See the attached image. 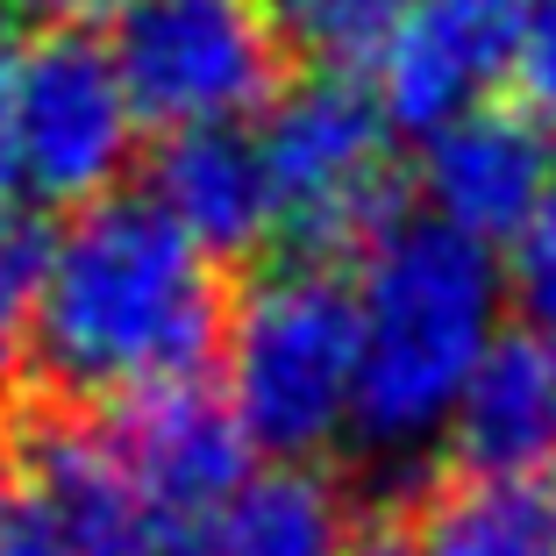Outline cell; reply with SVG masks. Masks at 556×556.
I'll use <instances>...</instances> for the list:
<instances>
[{"instance_id":"1","label":"cell","mask_w":556,"mask_h":556,"mask_svg":"<svg viewBox=\"0 0 556 556\" xmlns=\"http://www.w3.org/2000/svg\"><path fill=\"white\" fill-rule=\"evenodd\" d=\"M222 257L150 193L65 214L29 264V371L65 407H143L200 386L229 336Z\"/></svg>"},{"instance_id":"2","label":"cell","mask_w":556,"mask_h":556,"mask_svg":"<svg viewBox=\"0 0 556 556\" xmlns=\"http://www.w3.org/2000/svg\"><path fill=\"white\" fill-rule=\"evenodd\" d=\"M357 442L414 457L457 428L471 378L507 336V278L435 214H393L357 271Z\"/></svg>"},{"instance_id":"3","label":"cell","mask_w":556,"mask_h":556,"mask_svg":"<svg viewBox=\"0 0 556 556\" xmlns=\"http://www.w3.org/2000/svg\"><path fill=\"white\" fill-rule=\"evenodd\" d=\"M222 400L278 464H314L357 435V286L328 257H286L236 293Z\"/></svg>"},{"instance_id":"4","label":"cell","mask_w":556,"mask_h":556,"mask_svg":"<svg viewBox=\"0 0 556 556\" xmlns=\"http://www.w3.org/2000/svg\"><path fill=\"white\" fill-rule=\"evenodd\" d=\"M257 143L271 164L278 243H293V257H336L393 222L400 129L364 79L321 72L307 86H286L264 108Z\"/></svg>"},{"instance_id":"5","label":"cell","mask_w":556,"mask_h":556,"mask_svg":"<svg viewBox=\"0 0 556 556\" xmlns=\"http://www.w3.org/2000/svg\"><path fill=\"white\" fill-rule=\"evenodd\" d=\"M136 93L115 50L79 29L36 36L8 93V186L15 207H100L136 164Z\"/></svg>"},{"instance_id":"6","label":"cell","mask_w":556,"mask_h":556,"mask_svg":"<svg viewBox=\"0 0 556 556\" xmlns=\"http://www.w3.org/2000/svg\"><path fill=\"white\" fill-rule=\"evenodd\" d=\"M108 50L136 115L164 136L236 129L286 93V43L264 0H122Z\"/></svg>"},{"instance_id":"7","label":"cell","mask_w":556,"mask_h":556,"mask_svg":"<svg viewBox=\"0 0 556 556\" xmlns=\"http://www.w3.org/2000/svg\"><path fill=\"white\" fill-rule=\"evenodd\" d=\"M122 450V471H129L136 500H143L150 528H157L164 556H193L207 521L229 507L243 478L257 471V450H250L243 421L229 414V400L207 393V386H179V393H157L143 407H122L108 421Z\"/></svg>"},{"instance_id":"8","label":"cell","mask_w":556,"mask_h":556,"mask_svg":"<svg viewBox=\"0 0 556 556\" xmlns=\"http://www.w3.org/2000/svg\"><path fill=\"white\" fill-rule=\"evenodd\" d=\"M421 214L464 229L471 243H514L535 222V207L556 193V136L528 115L521 100L471 108L450 129L421 136Z\"/></svg>"},{"instance_id":"9","label":"cell","mask_w":556,"mask_h":556,"mask_svg":"<svg viewBox=\"0 0 556 556\" xmlns=\"http://www.w3.org/2000/svg\"><path fill=\"white\" fill-rule=\"evenodd\" d=\"M521 15L492 0H414V15L371 65V93L400 136H435L485 108L492 79H507Z\"/></svg>"},{"instance_id":"10","label":"cell","mask_w":556,"mask_h":556,"mask_svg":"<svg viewBox=\"0 0 556 556\" xmlns=\"http://www.w3.org/2000/svg\"><path fill=\"white\" fill-rule=\"evenodd\" d=\"M150 200L222 264L278 243L271 164H264V143H257L250 122L164 136L150 150Z\"/></svg>"},{"instance_id":"11","label":"cell","mask_w":556,"mask_h":556,"mask_svg":"<svg viewBox=\"0 0 556 556\" xmlns=\"http://www.w3.org/2000/svg\"><path fill=\"white\" fill-rule=\"evenodd\" d=\"M450 442H457L464 471L556 478V350L507 328L500 350L485 357V371L471 378Z\"/></svg>"},{"instance_id":"12","label":"cell","mask_w":556,"mask_h":556,"mask_svg":"<svg viewBox=\"0 0 556 556\" xmlns=\"http://www.w3.org/2000/svg\"><path fill=\"white\" fill-rule=\"evenodd\" d=\"M193 556H357V521L321 464H271L243 478Z\"/></svg>"},{"instance_id":"13","label":"cell","mask_w":556,"mask_h":556,"mask_svg":"<svg viewBox=\"0 0 556 556\" xmlns=\"http://www.w3.org/2000/svg\"><path fill=\"white\" fill-rule=\"evenodd\" d=\"M407 556H556V478H442L414 507Z\"/></svg>"},{"instance_id":"14","label":"cell","mask_w":556,"mask_h":556,"mask_svg":"<svg viewBox=\"0 0 556 556\" xmlns=\"http://www.w3.org/2000/svg\"><path fill=\"white\" fill-rule=\"evenodd\" d=\"M286 58H307L321 72H357L378 65L400 22L414 15V0H264Z\"/></svg>"},{"instance_id":"15","label":"cell","mask_w":556,"mask_h":556,"mask_svg":"<svg viewBox=\"0 0 556 556\" xmlns=\"http://www.w3.org/2000/svg\"><path fill=\"white\" fill-rule=\"evenodd\" d=\"M500 278H507V314L521 336H535L542 350H556V193L535 207L521 236L500 257Z\"/></svg>"},{"instance_id":"16","label":"cell","mask_w":556,"mask_h":556,"mask_svg":"<svg viewBox=\"0 0 556 556\" xmlns=\"http://www.w3.org/2000/svg\"><path fill=\"white\" fill-rule=\"evenodd\" d=\"M507 79H514V100L556 136V0H528L521 29H514Z\"/></svg>"},{"instance_id":"17","label":"cell","mask_w":556,"mask_h":556,"mask_svg":"<svg viewBox=\"0 0 556 556\" xmlns=\"http://www.w3.org/2000/svg\"><path fill=\"white\" fill-rule=\"evenodd\" d=\"M29 264L36 243L0 229V400L15 393L22 364H29Z\"/></svg>"},{"instance_id":"18","label":"cell","mask_w":556,"mask_h":556,"mask_svg":"<svg viewBox=\"0 0 556 556\" xmlns=\"http://www.w3.org/2000/svg\"><path fill=\"white\" fill-rule=\"evenodd\" d=\"M93 15H122V0H0V22H36L43 36L79 29Z\"/></svg>"},{"instance_id":"19","label":"cell","mask_w":556,"mask_h":556,"mask_svg":"<svg viewBox=\"0 0 556 556\" xmlns=\"http://www.w3.org/2000/svg\"><path fill=\"white\" fill-rule=\"evenodd\" d=\"M8 556H93V549H86V542H72L65 528L50 521V514L22 507V528H15V542H8Z\"/></svg>"},{"instance_id":"20","label":"cell","mask_w":556,"mask_h":556,"mask_svg":"<svg viewBox=\"0 0 556 556\" xmlns=\"http://www.w3.org/2000/svg\"><path fill=\"white\" fill-rule=\"evenodd\" d=\"M22 507H29V464L0 442V556H8V542L22 528Z\"/></svg>"},{"instance_id":"21","label":"cell","mask_w":556,"mask_h":556,"mask_svg":"<svg viewBox=\"0 0 556 556\" xmlns=\"http://www.w3.org/2000/svg\"><path fill=\"white\" fill-rule=\"evenodd\" d=\"M357 556H407V535H386V542H357Z\"/></svg>"},{"instance_id":"22","label":"cell","mask_w":556,"mask_h":556,"mask_svg":"<svg viewBox=\"0 0 556 556\" xmlns=\"http://www.w3.org/2000/svg\"><path fill=\"white\" fill-rule=\"evenodd\" d=\"M492 8H507V15H528V0H492Z\"/></svg>"},{"instance_id":"23","label":"cell","mask_w":556,"mask_h":556,"mask_svg":"<svg viewBox=\"0 0 556 556\" xmlns=\"http://www.w3.org/2000/svg\"><path fill=\"white\" fill-rule=\"evenodd\" d=\"M0 207H15V200H8V172H0Z\"/></svg>"}]
</instances>
